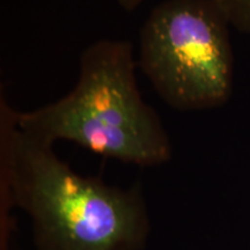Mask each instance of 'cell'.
Wrapping results in <instances>:
<instances>
[{
	"label": "cell",
	"instance_id": "obj_1",
	"mask_svg": "<svg viewBox=\"0 0 250 250\" xmlns=\"http://www.w3.org/2000/svg\"><path fill=\"white\" fill-rule=\"evenodd\" d=\"M0 203L28 215L37 250H144L151 232L139 183L122 189L77 173L19 127L2 94Z\"/></svg>",
	"mask_w": 250,
	"mask_h": 250
},
{
	"label": "cell",
	"instance_id": "obj_2",
	"mask_svg": "<svg viewBox=\"0 0 250 250\" xmlns=\"http://www.w3.org/2000/svg\"><path fill=\"white\" fill-rule=\"evenodd\" d=\"M79 62L73 89L44 107L17 111L19 127L52 145L67 140L139 167L169 161V136L158 112L140 95L129 41H95Z\"/></svg>",
	"mask_w": 250,
	"mask_h": 250
},
{
	"label": "cell",
	"instance_id": "obj_3",
	"mask_svg": "<svg viewBox=\"0 0 250 250\" xmlns=\"http://www.w3.org/2000/svg\"><path fill=\"white\" fill-rule=\"evenodd\" d=\"M227 18L213 0H166L139 35V66L160 99L180 111L229 101L234 55Z\"/></svg>",
	"mask_w": 250,
	"mask_h": 250
},
{
	"label": "cell",
	"instance_id": "obj_4",
	"mask_svg": "<svg viewBox=\"0 0 250 250\" xmlns=\"http://www.w3.org/2000/svg\"><path fill=\"white\" fill-rule=\"evenodd\" d=\"M230 27L250 35V0H213Z\"/></svg>",
	"mask_w": 250,
	"mask_h": 250
},
{
	"label": "cell",
	"instance_id": "obj_5",
	"mask_svg": "<svg viewBox=\"0 0 250 250\" xmlns=\"http://www.w3.org/2000/svg\"><path fill=\"white\" fill-rule=\"evenodd\" d=\"M118 5L121 6L124 11L132 12L136 8H138L140 4L144 1V0H116Z\"/></svg>",
	"mask_w": 250,
	"mask_h": 250
}]
</instances>
